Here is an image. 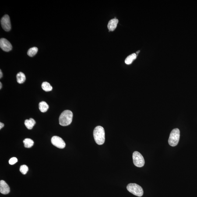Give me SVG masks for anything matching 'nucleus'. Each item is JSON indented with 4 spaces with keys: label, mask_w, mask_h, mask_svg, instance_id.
<instances>
[{
    "label": "nucleus",
    "mask_w": 197,
    "mask_h": 197,
    "mask_svg": "<svg viewBox=\"0 0 197 197\" xmlns=\"http://www.w3.org/2000/svg\"><path fill=\"white\" fill-rule=\"evenodd\" d=\"M93 135L95 141L97 144L102 145L104 143L105 140V131L102 127H96L93 131Z\"/></svg>",
    "instance_id": "f257e3e1"
},
{
    "label": "nucleus",
    "mask_w": 197,
    "mask_h": 197,
    "mask_svg": "<svg viewBox=\"0 0 197 197\" xmlns=\"http://www.w3.org/2000/svg\"><path fill=\"white\" fill-rule=\"evenodd\" d=\"M73 114L69 110H66L61 113L59 117L60 125L62 126H67L70 125L72 121Z\"/></svg>",
    "instance_id": "f03ea898"
},
{
    "label": "nucleus",
    "mask_w": 197,
    "mask_h": 197,
    "mask_svg": "<svg viewBox=\"0 0 197 197\" xmlns=\"http://www.w3.org/2000/svg\"><path fill=\"white\" fill-rule=\"evenodd\" d=\"M180 137V131L178 128L173 129L170 132L168 139L169 145L172 146H175L178 144Z\"/></svg>",
    "instance_id": "7ed1b4c3"
},
{
    "label": "nucleus",
    "mask_w": 197,
    "mask_h": 197,
    "mask_svg": "<svg viewBox=\"0 0 197 197\" xmlns=\"http://www.w3.org/2000/svg\"><path fill=\"white\" fill-rule=\"evenodd\" d=\"M128 190L134 195L138 197L143 195V191L141 187L135 183H130L127 186Z\"/></svg>",
    "instance_id": "20e7f679"
},
{
    "label": "nucleus",
    "mask_w": 197,
    "mask_h": 197,
    "mask_svg": "<svg viewBox=\"0 0 197 197\" xmlns=\"http://www.w3.org/2000/svg\"><path fill=\"white\" fill-rule=\"evenodd\" d=\"M134 165L138 167H143L145 164V160L143 156L139 152L135 151L132 154Z\"/></svg>",
    "instance_id": "39448f33"
},
{
    "label": "nucleus",
    "mask_w": 197,
    "mask_h": 197,
    "mask_svg": "<svg viewBox=\"0 0 197 197\" xmlns=\"http://www.w3.org/2000/svg\"><path fill=\"white\" fill-rule=\"evenodd\" d=\"M51 142L54 146L59 149H63L65 146V143L62 138L54 136L51 139Z\"/></svg>",
    "instance_id": "423d86ee"
},
{
    "label": "nucleus",
    "mask_w": 197,
    "mask_h": 197,
    "mask_svg": "<svg viewBox=\"0 0 197 197\" xmlns=\"http://www.w3.org/2000/svg\"><path fill=\"white\" fill-rule=\"evenodd\" d=\"M1 26L5 31H9L11 29L10 19L9 15H5L2 18L1 21Z\"/></svg>",
    "instance_id": "0eeeda50"
},
{
    "label": "nucleus",
    "mask_w": 197,
    "mask_h": 197,
    "mask_svg": "<svg viewBox=\"0 0 197 197\" xmlns=\"http://www.w3.org/2000/svg\"><path fill=\"white\" fill-rule=\"evenodd\" d=\"M0 47L3 51L6 52L10 51L12 48L10 43L4 38H1L0 40Z\"/></svg>",
    "instance_id": "6e6552de"
},
{
    "label": "nucleus",
    "mask_w": 197,
    "mask_h": 197,
    "mask_svg": "<svg viewBox=\"0 0 197 197\" xmlns=\"http://www.w3.org/2000/svg\"><path fill=\"white\" fill-rule=\"evenodd\" d=\"M10 192V188L8 184L4 180L0 181V192L1 194L6 195Z\"/></svg>",
    "instance_id": "1a4fd4ad"
},
{
    "label": "nucleus",
    "mask_w": 197,
    "mask_h": 197,
    "mask_svg": "<svg viewBox=\"0 0 197 197\" xmlns=\"http://www.w3.org/2000/svg\"><path fill=\"white\" fill-rule=\"evenodd\" d=\"M118 22V20L116 19H111L109 22L108 26V28L110 31H113L116 28L117 24Z\"/></svg>",
    "instance_id": "9d476101"
},
{
    "label": "nucleus",
    "mask_w": 197,
    "mask_h": 197,
    "mask_svg": "<svg viewBox=\"0 0 197 197\" xmlns=\"http://www.w3.org/2000/svg\"><path fill=\"white\" fill-rule=\"evenodd\" d=\"M36 124V121L33 118L26 119L25 121V125L26 128L29 130L32 129Z\"/></svg>",
    "instance_id": "9b49d317"
},
{
    "label": "nucleus",
    "mask_w": 197,
    "mask_h": 197,
    "mask_svg": "<svg viewBox=\"0 0 197 197\" xmlns=\"http://www.w3.org/2000/svg\"><path fill=\"white\" fill-rule=\"evenodd\" d=\"M49 108L48 105L45 102H40L39 104V108L42 113H45L47 111Z\"/></svg>",
    "instance_id": "f8f14e48"
},
{
    "label": "nucleus",
    "mask_w": 197,
    "mask_h": 197,
    "mask_svg": "<svg viewBox=\"0 0 197 197\" xmlns=\"http://www.w3.org/2000/svg\"><path fill=\"white\" fill-rule=\"evenodd\" d=\"M17 82L19 84H22L24 83L26 80L25 75L22 72L19 73L16 75Z\"/></svg>",
    "instance_id": "ddd939ff"
},
{
    "label": "nucleus",
    "mask_w": 197,
    "mask_h": 197,
    "mask_svg": "<svg viewBox=\"0 0 197 197\" xmlns=\"http://www.w3.org/2000/svg\"><path fill=\"white\" fill-rule=\"evenodd\" d=\"M137 58V55L135 54H131V55L128 56L127 57L126 59H125V63L129 65L132 63V62L134 60L136 59Z\"/></svg>",
    "instance_id": "4468645a"
},
{
    "label": "nucleus",
    "mask_w": 197,
    "mask_h": 197,
    "mask_svg": "<svg viewBox=\"0 0 197 197\" xmlns=\"http://www.w3.org/2000/svg\"><path fill=\"white\" fill-rule=\"evenodd\" d=\"M23 143L25 147L27 148H31L34 143V141L30 138H26L23 141Z\"/></svg>",
    "instance_id": "2eb2a0df"
},
{
    "label": "nucleus",
    "mask_w": 197,
    "mask_h": 197,
    "mask_svg": "<svg viewBox=\"0 0 197 197\" xmlns=\"http://www.w3.org/2000/svg\"><path fill=\"white\" fill-rule=\"evenodd\" d=\"M41 87L43 90L46 92L51 91L53 89L52 86L47 82H43L42 84Z\"/></svg>",
    "instance_id": "dca6fc26"
},
{
    "label": "nucleus",
    "mask_w": 197,
    "mask_h": 197,
    "mask_svg": "<svg viewBox=\"0 0 197 197\" xmlns=\"http://www.w3.org/2000/svg\"><path fill=\"white\" fill-rule=\"evenodd\" d=\"M38 51V49L37 47H32L28 51L27 55L31 57L34 56L37 54Z\"/></svg>",
    "instance_id": "f3484780"
},
{
    "label": "nucleus",
    "mask_w": 197,
    "mask_h": 197,
    "mask_svg": "<svg viewBox=\"0 0 197 197\" xmlns=\"http://www.w3.org/2000/svg\"><path fill=\"white\" fill-rule=\"evenodd\" d=\"M28 167L26 165H22L20 167V171L22 174H26L28 171Z\"/></svg>",
    "instance_id": "a211bd4d"
},
{
    "label": "nucleus",
    "mask_w": 197,
    "mask_h": 197,
    "mask_svg": "<svg viewBox=\"0 0 197 197\" xmlns=\"http://www.w3.org/2000/svg\"><path fill=\"white\" fill-rule=\"evenodd\" d=\"M17 159L16 157H12L9 161V163L10 164L12 165L14 164L15 163H17Z\"/></svg>",
    "instance_id": "6ab92c4d"
},
{
    "label": "nucleus",
    "mask_w": 197,
    "mask_h": 197,
    "mask_svg": "<svg viewBox=\"0 0 197 197\" xmlns=\"http://www.w3.org/2000/svg\"><path fill=\"white\" fill-rule=\"evenodd\" d=\"M4 126V124L2 122L0 123V129H1Z\"/></svg>",
    "instance_id": "aec40b11"
},
{
    "label": "nucleus",
    "mask_w": 197,
    "mask_h": 197,
    "mask_svg": "<svg viewBox=\"0 0 197 197\" xmlns=\"http://www.w3.org/2000/svg\"><path fill=\"white\" fill-rule=\"evenodd\" d=\"M3 76V74L2 73V71H1V70H0V78L1 79L2 78V77Z\"/></svg>",
    "instance_id": "412c9836"
},
{
    "label": "nucleus",
    "mask_w": 197,
    "mask_h": 197,
    "mask_svg": "<svg viewBox=\"0 0 197 197\" xmlns=\"http://www.w3.org/2000/svg\"><path fill=\"white\" fill-rule=\"evenodd\" d=\"M2 87V83H0V89H1V88Z\"/></svg>",
    "instance_id": "4be33fe9"
},
{
    "label": "nucleus",
    "mask_w": 197,
    "mask_h": 197,
    "mask_svg": "<svg viewBox=\"0 0 197 197\" xmlns=\"http://www.w3.org/2000/svg\"><path fill=\"white\" fill-rule=\"evenodd\" d=\"M139 52V51H137V52L136 53H137V54H138V53Z\"/></svg>",
    "instance_id": "5701e85b"
}]
</instances>
